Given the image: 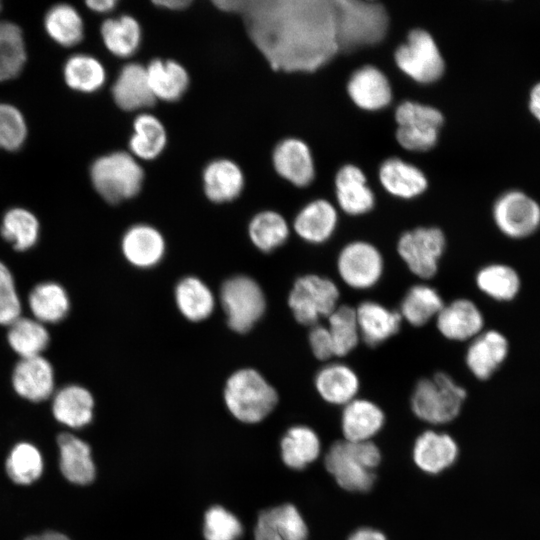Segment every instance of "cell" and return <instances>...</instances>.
I'll return each mask as SVG.
<instances>
[{
    "label": "cell",
    "mask_w": 540,
    "mask_h": 540,
    "mask_svg": "<svg viewBox=\"0 0 540 540\" xmlns=\"http://www.w3.org/2000/svg\"><path fill=\"white\" fill-rule=\"evenodd\" d=\"M497 227L511 238H524L540 226L539 204L521 191H509L500 196L493 208Z\"/></svg>",
    "instance_id": "7c38bea8"
},
{
    "label": "cell",
    "mask_w": 540,
    "mask_h": 540,
    "mask_svg": "<svg viewBox=\"0 0 540 540\" xmlns=\"http://www.w3.org/2000/svg\"><path fill=\"white\" fill-rule=\"evenodd\" d=\"M348 540H386V537L377 530L361 528L351 534Z\"/></svg>",
    "instance_id": "db71d44e"
},
{
    "label": "cell",
    "mask_w": 540,
    "mask_h": 540,
    "mask_svg": "<svg viewBox=\"0 0 540 540\" xmlns=\"http://www.w3.org/2000/svg\"><path fill=\"white\" fill-rule=\"evenodd\" d=\"M308 340L311 351L316 359L327 361L334 357L332 340L325 325L318 323L310 327Z\"/></svg>",
    "instance_id": "f5cc1de1"
},
{
    "label": "cell",
    "mask_w": 540,
    "mask_h": 540,
    "mask_svg": "<svg viewBox=\"0 0 540 540\" xmlns=\"http://www.w3.org/2000/svg\"><path fill=\"white\" fill-rule=\"evenodd\" d=\"M327 320L326 327L332 340L334 357L348 355L361 340L355 307L338 305Z\"/></svg>",
    "instance_id": "b9f144b4"
},
{
    "label": "cell",
    "mask_w": 540,
    "mask_h": 540,
    "mask_svg": "<svg viewBox=\"0 0 540 540\" xmlns=\"http://www.w3.org/2000/svg\"><path fill=\"white\" fill-rule=\"evenodd\" d=\"M121 249L126 260L141 269L157 265L165 253L162 234L147 224L131 226L123 235Z\"/></svg>",
    "instance_id": "2e32d148"
},
{
    "label": "cell",
    "mask_w": 540,
    "mask_h": 540,
    "mask_svg": "<svg viewBox=\"0 0 540 540\" xmlns=\"http://www.w3.org/2000/svg\"><path fill=\"white\" fill-rule=\"evenodd\" d=\"M248 233L257 249L269 253L287 241L290 230L281 214L266 210L259 212L251 219Z\"/></svg>",
    "instance_id": "f35d334b"
},
{
    "label": "cell",
    "mask_w": 540,
    "mask_h": 540,
    "mask_svg": "<svg viewBox=\"0 0 540 540\" xmlns=\"http://www.w3.org/2000/svg\"><path fill=\"white\" fill-rule=\"evenodd\" d=\"M508 354L506 338L495 330L481 332L467 348L465 362L479 380L490 378Z\"/></svg>",
    "instance_id": "e0dca14e"
},
{
    "label": "cell",
    "mask_w": 540,
    "mask_h": 540,
    "mask_svg": "<svg viewBox=\"0 0 540 540\" xmlns=\"http://www.w3.org/2000/svg\"><path fill=\"white\" fill-rule=\"evenodd\" d=\"M241 534V523L223 507L214 506L206 512L204 519L206 540H237Z\"/></svg>",
    "instance_id": "681fc988"
},
{
    "label": "cell",
    "mask_w": 540,
    "mask_h": 540,
    "mask_svg": "<svg viewBox=\"0 0 540 540\" xmlns=\"http://www.w3.org/2000/svg\"><path fill=\"white\" fill-rule=\"evenodd\" d=\"M224 400L235 418L245 423H257L272 412L278 402V395L258 371L243 368L227 379Z\"/></svg>",
    "instance_id": "277c9868"
},
{
    "label": "cell",
    "mask_w": 540,
    "mask_h": 540,
    "mask_svg": "<svg viewBox=\"0 0 540 540\" xmlns=\"http://www.w3.org/2000/svg\"><path fill=\"white\" fill-rule=\"evenodd\" d=\"M394 58L405 74L420 83L434 82L444 72V61L434 39L421 29L409 33L407 42L398 47Z\"/></svg>",
    "instance_id": "8fae6325"
},
{
    "label": "cell",
    "mask_w": 540,
    "mask_h": 540,
    "mask_svg": "<svg viewBox=\"0 0 540 540\" xmlns=\"http://www.w3.org/2000/svg\"><path fill=\"white\" fill-rule=\"evenodd\" d=\"M335 185L338 204L345 213L357 216L373 208L375 198L360 168L342 167L336 175Z\"/></svg>",
    "instance_id": "4316f807"
},
{
    "label": "cell",
    "mask_w": 540,
    "mask_h": 540,
    "mask_svg": "<svg viewBox=\"0 0 540 540\" xmlns=\"http://www.w3.org/2000/svg\"><path fill=\"white\" fill-rule=\"evenodd\" d=\"M112 96L116 105L125 111L141 110L154 105L156 99L149 85L146 66L139 63L126 64L112 86Z\"/></svg>",
    "instance_id": "9a60e30c"
},
{
    "label": "cell",
    "mask_w": 540,
    "mask_h": 540,
    "mask_svg": "<svg viewBox=\"0 0 540 540\" xmlns=\"http://www.w3.org/2000/svg\"><path fill=\"white\" fill-rule=\"evenodd\" d=\"M175 301L180 313L192 322L207 319L215 306L211 289L194 276L184 277L177 283Z\"/></svg>",
    "instance_id": "d6a6232c"
},
{
    "label": "cell",
    "mask_w": 540,
    "mask_h": 540,
    "mask_svg": "<svg viewBox=\"0 0 540 540\" xmlns=\"http://www.w3.org/2000/svg\"><path fill=\"white\" fill-rule=\"evenodd\" d=\"M529 109L534 117L540 121V82L530 92Z\"/></svg>",
    "instance_id": "9f6ffc18"
},
{
    "label": "cell",
    "mask_w": 540,
    "mask_h": 540,
    "mask_svg": "<svg viewBox=\"0 0 540 540\" xmlns=\"http://www.w3.org/2000/svg\"><path fill=\"white\" fill-rule=\"evenodd\" d=\"M90 177L98 194L108 203L117 204L140 192L144 171L131 153L117 151L97 158Z\"/></svg>",
    "instance_id": "5b68a950"
},
{
    "label": "cell",
    "mask_w": 540,
    "mask_h": 540,
    "mask_svg": "<svg viewBox=\"0 0 540 540\" xmlns=\"http://www.w3.org/2000/svg\"><path fill=\"white\" fill-rule=\"evenodd\" d=\"M337 222L335 207L324 199H318L308 203L298 212L293 228L302 240L318 245L331 238Z\"/></svg>",
    "instance_id": "7402d4cb"
},
{
    "label": "cell",
    "mask_w": 540,
    "mask_h": 540,
    "mask_svg": "<svg viewBox=\"0 0 540 540\" xmlns=\"http://www.w3.org/2000/svg\"><path fill=\"white\" fill-rule=\"evenodd\" d=\"M347 90L352 101L365 110H378L387 106L392 98L386 76L373 66H365L353 73Z\"/></svg>",
    "instance_id": "cb8c5ba5"
},
{
    "label": "cell",
    "mask_w": 540,
    "mask_h": 540,
    "mask_svg": "<svg viewBox=\"0 0 540 540\" xmlns=\"http://www.w3.org/2000/svg\"><path fill=\"white\" fill-rule=\"evenodd\" d=\"M8 476L17 484L27 485L37 480L43 470L42 456L30 443H19L6 461Z\"/></svg>",
    "instance_id": "bcb514c9"
},
{
    "label": "cell",
    "mask_w": 540,
    "mask_h": 540,
    "mask_svg": "<svg viewBox=\"0 0 540 540\" xmlns=\"http://www.w3.org/2000/svg\"><path fill=\"white\" fill-rule=\"evenodd\" d=\"M85 4L87 7L97 13H108L112 11L116 5V0H89Z\"/></svg>",
    "instance_id": "11a10c76"
},
{
    "label": "cell",
    "mask_w": 540,
    "mask_h": 540,
    "mask_svg": "<svg viewBox=\"0 0 540 540\" xmlns=\"http://www.w3.org/2000/svg\"><path fill=\"white\" fill-rule=\"evenodd\" d=\"M60 469L64 477L78 485H87L95 478V466L87 443L69 433L57 438Z\"/></svg>",
    "instance_id": "f1b7e54d"
},
{
    "label": "cell",
    "mask_w": 540,
    "mask_h": 540,
    "mask_svg": "<svg viewBox=\"0 0 540 540\" xmlns=\"http://www.w3.org/2000/svg\"><path fill=\"white\" fill-rule=\"evenodd\" d=\"M64 78L71 89L83 93H92L100 89L105 83L106 71L102 63L95 57L76 54L66 61Z\"/></svg>",
    "instance_id": "60d3db41"
},
{
    "label": "cell",
    "mask_w": 540,
    "mask_h": 540,
    "mask_svg": "<svg viewBox=\"0 0 540 540\" xmlns=\"http://www.w3.org/2000/svg\"><path fill=\"white\" fill-rule=\"evenodd\" d=\"M314 384L324 401L343 406L356 398L360 388L357 373L341 362H331L321 367L315 375Z\"/></svg>",
    "instance_id": "44dd1931"
},
{
    "label": "cell",
    "mask_w": 540,
    "mask_h": 540,
    "mask_svg": "<svg viewBox=\"0 0 540 540\" xmlns=\"http://www.w3.org/2000/svg\"><path fill=\"white\" fill-rule=\"evenodd\" d=\"M476 284L479 290L489 297L498 301H509L518 293L520 279L511 267L491 264L478 271Z\"/></svg>",
    "instance_id": "f6af8a7d"
},
{
    "label": "cell",
    "mask_w": 540,
    "mask_h": 540,
    "mask_svg": "<svg viewBox=\"0 0 540 540\" xmlns=\"http://www.w3.org/2000/svg\"><path fill=\"white\" fill-rule=\"evenodd\" d=\"M220 303L228 326L237 333L248 332L266 309V299L260 285L245 275L233 276L222 284Z\"/></svg>",
    "instance_id": "ba28073f"
},
{
    "label": "cell",
    "mask_w": 540,
    "mask_h": 540,
    "mask_svg": "<svg viewBox=\"0 0 540 540\" xmlns=\"http://www.w3.org/2000/svg\"><path fill=\"white\" fill-rule=\"evenodd\" d=\"M8 344L21 358L39 356L47 348L50 335L45 324L29 317H20L9 325Z\"/></svg>",
    "instance_id": "8d00e7d4"
},
{
    "label": "cell",
    "mask_w": 540,
    "mask_h": 540,
    "mask_svg": "<svg viewBox=\"0 0 540 540\" xmlns=\"http://www.w3.org/2000/svg\"><path fill=\"white\" fill-rule=\"evenodd\" d=\"M395 119L398 127L415 130H439L443 123V116L439 110L410 101L398 106Z\"/></svg>",
    "instance_id": "7dc6e473"
},
{
    "label": "cell",
    "mask_w": 540,
    "mask_h": 540,
    "mask_svg": "<svg viewBox=\"0 0 540 540\" xmlns=\"http://www.w3.org/2000/svg\"><path fill=\"white\" fill-rule=\"evenodd\" d=\"M381 454L371 441H337L325 456V466L336 482L351 492H366L373 486L374 469Z\"/></svg>",
    "instance_id": "3957f363"
},
{
    "label": "cell",
    "mask_w": 540,
    "mask_h": 540,
    "mask_svg": "<svg viewBox=\"0 0 540 540\" xmlns=\"http://www.w3.org/2000/svg\"><path fill=\"white\" fill-rule=\"evenodd\" d=\"M12 386L24 399L32 402L44 401L54 391L53 366L42 355L21 358L13 369Z\"/></svg>",
    "instance_id": "4fadbf2b"
},
{
    "label": "cell",
    "mask_w": 540,
    "mask_h": 540,
    "mask_svg": "<svg viewBox=\"0 0 540 540\" xmlns=\"http://www.w3.org/2000/svg\"><path fill=\"white\" fill-rule=\"evenodd\" d=\"M385 416L381 408L367 399L355 398L344 406L341 427L345 440L364 442L383 427Z\"/></svg>",
    "instance_id": "603a6c76"
},
{
    "label": "cell",
    "mask_w": 540,
    "mask_h": 540,
    "mask_svg": "<svg viewBox=\"0 0 540 540\" xmlns=\"http://www.w3.org/2000/svg\"><path fill=\"white\" fill-rule=\"evenodd\" d=\"M446 248V238L436 227H418L404 232L397 242V252L412 274L432 278Z\"/></svg>",
    "instance_id": "9c48e42d"
},
{
    "label": "cell",
    "mask_w": 540,
    "mask_h": 540,
    "mask_svg": "<svg viewBox=\"0 0 540 540\" xmlns=\"http://www.w3.org/2000/svg\"><path fill=\"white\" fill-rule=\"evenodd\" d=\"M336 268L340 279L350 288L367 290L374 287L384 271L380 250L370 242L356 240L339 252Z\"/></svg>",
    "instance_id": "30bf717a"
},
{
    "label": "cell",
    "mask_w": 540,
    "mask_h": 540,
    "mask_svg": "<svg viewBox=\"0 0 540 540\" xmlns=\"http://www.w3.org/2000/svg\"><path fill=\"white\" fill-rule=\"evenodd\" d=\"M155 5L169 9V10H182L187 8L191 1L189 0H158L153 2Z\"/></svg>",
    "instance_id": "6f0895ef"
},
{
    "label": "cell",
    "mask_w": 540,
    "mask_h": 540,
    "mask_svg": "<svg viewBox=\"0 0 540 540\" xmlns=\"http://www.w3.org/2000/svg\"><path fill=\"white\" fill-rule=\"evenodd\" d=\"M166 144L167 133L157 117L142 113L134 119L129 149L136 159L153 160L162 153Z\"/></svg>",
    "instance_id": "e575fe53"
},
{
    "label": "cell",
    "mask_w": 540,
    "mask_h": 540,
    "mask_svg": "<svg viewBox=\"0 0 540 540\" xmlns=\"http://www.w3.org/2000/svg\"><path fill=\"white\" fill-rule=\"evenodd\" d=\"M244 187V174L232 160L216 159L203 171V188L207 198L214 203L236 199Z\"/></svg>",
    "instance_id": "d4e9b609"
},
{
    "label": "cell",
    "mask_w": 540,
    "mask_h": 540,
    "mask_svg": "<svg viewBox=\"0 0 540 540\" xmlns=\"http://www.w3.org/2000/svg\"><path fill=\"white\" fill-rule=\"evenodd\" d=\"M43 540H70L66 535L56 532V531H47L41 534Z\"/></svg>",
    "instance_id": "680465c9"
},
{
    "label": "cell",
    "mask_w": 540,
    "mask_h": 540,
    "mask_svg": "<svg viewBox=\"0 0 540 540\" xmlns=\"http://www.w3.org/2000/svg\"><path fill=\"white\" fill-rule=\"evenodd\" d=\"M33 318L43 324L62 321L70 310L69 296L60 284L46 281L37 284L28 296Z\"/></svg>",
    "instance_id": "4dcf8cb0"
},
{
    "label": "cell",
    "mask_w": 540,
    "mask_h": 540,
    "mask_svg": "<svg viewBox=\"0 0 540 540\" xmlns=\"http://www.w3.org/2000/svg\"><path fill=\"white\" fill-rule=\"evenodd\" d=\"M40 224L36 216L24 208L8 210L1 225L2 237L17 251L32 248L38 241Z\"/></svg>",
    "instance_id": "7bdbcfd3"
},
{
    "label": "cell",
    "mask_w": 540,
    "mask_h": 540,
    "mask_svg": "<svg viewBox=\"0 0 540 540\" xmlns=\"http://www.w3.org/2000/svg\"><path fill=\"white\" fill-rule=\"evenodd\" d=\"M360 338L368 346L375 347L400 329L402 318L398 311L391 310L379 302L366 300L355 307Z\"/></svg>",
    "instance_id": "ac0fdd59"
},
{
    "label": "cell",
    "mask_w": 540,
    "mask_h": 540,
    "mask_svg": "<svg viewBox=\"0 0 540 540\" xmlns=\"http://www.w3.org/2000/svg\"><path fill=\"white\" fill-rule=\"evenodd\" d=\"M146 71L156 100L177 101L189 86L187 70L174 60L154 59L146 66Z\"/></svg>",
    "instance_id": "f546056e"
},
{
    "label": "cell",
    "mask_w": 540,
    "mask_h": 540,
    "mask_svg": "<svg viewBox=\"0 0 540 540\" xmlns=\"http://www.w3.org/2000/svg\"><path fill=\"white\" fill-rule=\"evenodd\" d=\"M339 50H353L383 39L388 15L383 5L358 0H334Z\"/></svg>",
    "instance_id": "7a4b0ae2"
},
{
    "label": "cell",
    "mask_w": 540,
    "mask_h": 540,
    "mask_svg": "<svg viewBox=\"0 0 540 540\" xmlns=\"http://www.w3.org/2000/svg\"><path fill=\"white\" fill-rule=\"evenodd\" d=\"M458 456V447L452 437L434 431H425L415 441L413 459L424 472L437 474L451 466Z\"/></svg>",
    "instance_id": "484cf974"
},
{
    "label": "cell",
    "mask_w": 540,
    "mask_h": 540,
    "mask_svg": "<svg viewBox=\"0 0 540 540\" xmlns=\"http://www.w3.org/2000/svg\"><path fill=\"white\" fill-rule=\"evenodd\" d=\"M100 32L106 48L117 57L132 56L141 43L140 24L130 15L105 20L101 25Z\"/></svg>",
    "instance_id": "d590c367"
},
{
    "label": "cell",
    "mask_w": 540,
    "mask_h": 540,
    "mask_svg": "<svg viewBox=\"0 0 540 540\" xmlns=\"http://www.w3.org/2000/svg\"><path fill=\"white\" fill-rule=\"evenodd\" d=\"M0 10H1V3H0Z\"/></svg>",
    "instance_id": "91938a15"
},
{
    "label": "cell",
    "mask_w": 540,
    "mask_h": 540,
    "mask_svg": "<svg viewBox=\"0 0 540 540\" xmlns=\"http://www.w3.org/2000/svg\"><path fill=\"white\" fill-rule=\"evenodd\" d=\"M339 297V289L332 279L306 274L295 280L289 292L288 306L298 323L312 327L338 307Z\"/></svg>",
    "instance_id": "52a82bcc"
},
{
    "label": "cell",
    "mask_w": 540,
    "mask_h": 540,
    "mask_svg": "<svg viewBox=\"0 0 540 540\" xmlns=\"http://www.w3.org/2000/svg\"><path fill=\"white\" fill-rule=\"evenodd\" d=\"M308 529L295 506L284 504L263 511L255 528V540H306Z\"/></svg>",
    "instance_id": "ffe728a7"
},
{
    "label": "cell",
    "mask_w": 540,
    "mask_h": 540,
    "mask_svg": "<svg viewBox=\"0 0 540 540\" xmlns=\"http://www.w3.org/2000/svg\"><path fill=\"white\" fill-rule=\"evenodd\" d=\"M22 305L14 277L0 261V324L9 326L21 317Z\"/></svg>",
    "instance_id": "f907efd6"
},
{
    "label": "cell",
    "mask_w": 540,
    "mask_h": 540,
    "mask_svg": "<svg viewBox=\"0 0 540 540\" xmlns=\"http://www.w3.org/2000/svg\"><path fill=\"white\" fill-rule=\"evenodd\" d=\"M26 61L21 29L14 23L0 21V82L16 77Z\"/></svg>",
    "instance_id": "ee69618b"
},
{
    "label": "cell",
    "mask_w": 540,
    "mask_h": 540,
    "mask_svg": "<svg viewBox=\"0 0 540 540\" xmlns=\"http://www.w3.org/2000/svg\"><path fill=\"white\" fill-rule=\"evenodd\" d=\"M276 172L292 184L304 187L314 177V164L309 147L301 140L287 138L273 151Z\"/></svg>",
    "instance_id": "d6986e66"
},
{
    "label": "cell",
    "mask_w": 540,
    "mask_h": 540,
    "mask_svg": "<svg viewBox=\"0 0 540 540\" xmlns=\"http://www.w3.org/2000/svg\"><path fill=\"white\" fill-rule=\"evenodd\" d=\"M440 334L448 340L466 341L479 335L484 326V318L476 304L459 298L444 304L435 318Z\"/></svg>",
    "instance_id": "5bb4252c"
},
{
    "label": "cell",
    "mask_w": 540,
    "mask_h": 540,
    "mask_svg": "<svg viewBox=\"0 0 540 540\" xmlns=\"http://www.w3.org/2000/svg\"><path fill=\"white\" fill-rule=\"evenodd\" d=\"M438 291L427 284H415L404 295L399 309L402 320L414 327L427 324L444 306Z\"/></svg>",
    "instance_id": "836d02e7"
},
{
    "label": "cell",
    "mask_w": 540,
    "mask_h": 540,
    "mask_svg": "<svg viewBox=\"0 0 540 540\" xmlns=\"http://www.w3.org/2000/svg\"><path fill=\"white\" fill-rule=\"evenodd\" d=\"M27 136V126L22 113L13 105L0 103V148L19 149Z\"/></svg>",
    "instance_id": "c3c4849f"
},
{
    "label": "cell",
    "mask_w": 540,
    "mask_h": 540,
    "mask_svg": "<svg viewBox=\"0 0 540 540\" xmlns=\"http://www.w3.org/2000/svg\"><path fill=\"white\" fill-rule=\"evenodd\" d=\"M240 13L275 70L314 71L339 50L334 1L244 0Z\"/></svg>",
    "instance_id": "6da1fadb"
},
{
    "label": "cell",
    "mask_w": 540,
    "mask_h": 540,
    "mask_svg": "<svg viewBox=\"0 0 540 540\" xmlns=\"http://www.w3.org/2000/svg\"><path fill=\"white\" fill-rule=\"evenodd\" d=\"M438 138V130H414L398 127L396 139L405 149L410 151H426L432 148Z\"/></svg>",
    "instance_id": "816d5d0a"
},
{
    "label": "cell",
    "mask_w": 540,
    "mask_h": 540,
    "mask_svg": "<svg viewBox=\"0 0 540 540\" xmlns=\"http://www.w3.org/2000/svg\"><path fill=\"white\" fill-rule=\"evenodd\" d=\"M466 398V391L445 372L420 379L411 395V409L421 420L444 424L455 419Z\"/></svg>",
    "instance_id": "8992f818"
},
{
    "label": "cell",
    "mask_w": 540,
    "mask_h": 540,
    "mask_svg": "<svg viewBox=\"0 0 540 540\" xmlns=\"http://www.w3.org/2000/svg\"><path fill=\"white\" fill-rule=\"evenodd\" d=\"M379 178L387 192L404 199L418 196L427 187V180L417 167L397 158L382 164Z\"/></svg>",
    "instance_id": "1f68e13d"
},
{
    "label": "cell",
    "mask_w": 540,
    "mask_h": 540,
    "mask_svg": "<svg viewBox=\"0 0 540 540\" xmlns=\"http://www.w3.org/2000/svg\"><path fill=\"white\" fill-rule=\"evenodd\" d=\"M319 453V438L309 427L294 426L282 438V459L292 469L305 468L319 456Z\"/></svg>",
    "instance_id": "74e56055"
},
{
    "label": "cell",
    "mask_w": 540,
    "mask_h": 540,
    "mask_svg": "<svg viewBox=\"0 0 540 540\" xmlns=\"http://www.w3.org/2000/svg\"><path fill=\"white\" fill-rule=\"evenodd\" d=\"M93 408L94 399L90 391L75 384L58 390L52 402L55 419L72 428H80L90 423Z\"/></svg>",
    "instance_id": "83f0119b"
},
{
    "label": "cell",
    "mask_w": 540,
    "mask_h": 540,
    "mask_svg": "<svg viewBox=\"0 0 540 540\" xmlns=\"http://www.w3.org/2000/svg\"><path fill=\"white\" fill-rule=\"evenodd\" d=\"M44 26L48 35L61 46L71 47L83 39V20L77 10L68 4L51 7L45 15Z\"/></svg>",
    "instance_id": "ab89813d"
}]
</instances>
